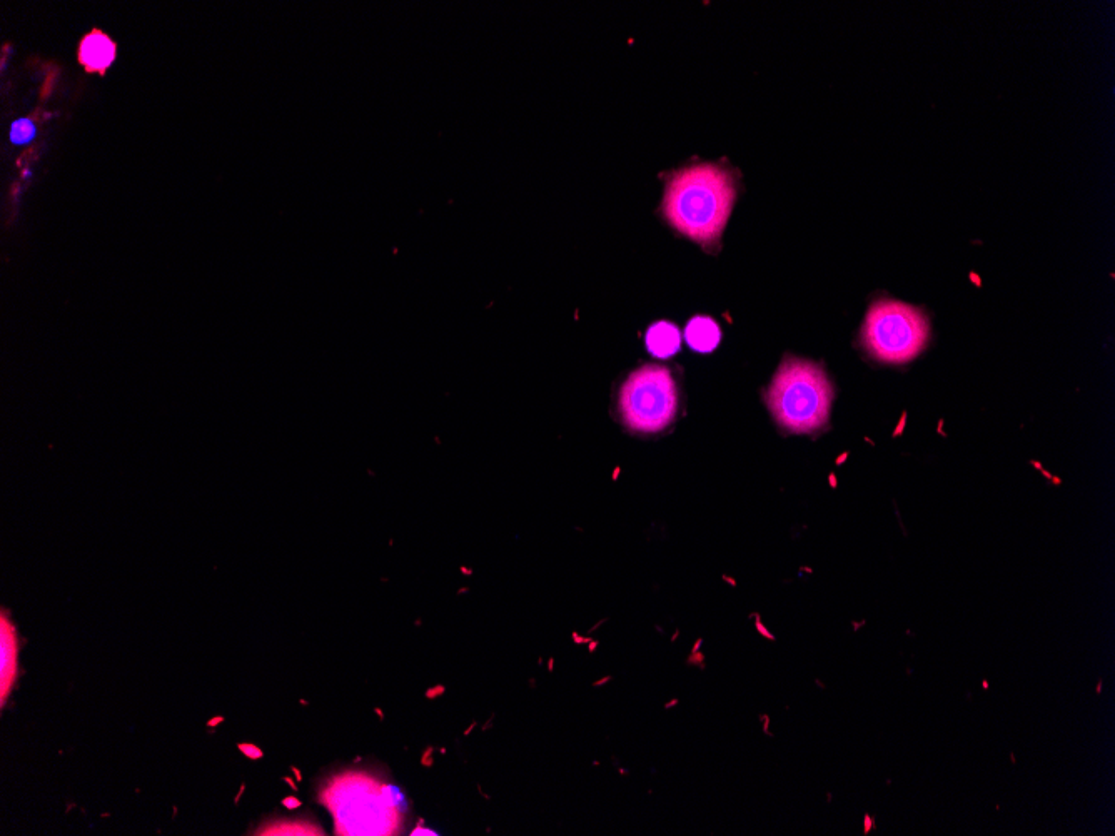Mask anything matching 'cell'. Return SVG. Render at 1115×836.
I'll return each instance as SVG.
<instances>
[{"mask_svg":"<svg viewBox=\"0 0 1115 836\" xmlns=\"http://www.w3.org/2000/svg\"><path fill=\"white\" fill-rule=\"evenodd\" d=\"M339 791L341 793L334 800L333 811L336 821L343 825L346 835H371L368 820H378L386 806L406 811L403 793L396 786H386L383 795H378V791L371 801L364 800L361 781L348 788L343 786Z\"/></svg>","mask_w":1115,"mask_h":836,"instance_id":"5b68a950","label":"cell"},{"mask_svg":"<svg viewBox=\"0 0 1115 836\" xmlns=\"http://www.w3.org/2000/svg\"><path fill=\"white\" fill-rule=\"evenodd\" d=\"M37 136V127L31 119H17L12 122L11 131H9V139L12 144L16 146H26L29 142L34 141Z\"/></svg>","mask_w":1115,"mask_h":836,"instance_id":"30bf717a","label":"cell"},{"mask_svg":"<svg viewBox=\"0 0 1115 836\" xmlns=\"http://www.w3.org/2000/svg\"><path fill=\"white\" fill-rule=\"evenodd\" d=\"M685 339L688 346L697 353H712L722 341V331L713 319L698 316L688 323Z\"/></svg>","mask_w":1115,"mask_h":836,"instance_id":"ba28073f","label":"cell"},{"mask_svg":"<svg viewBox=\"0 0 1115 836\" xmlns=\"http://www.w3.org/2000/svg\"><path fill=\"white\" fill-rule=\"evenodd\" d=\"M860 339L870 358L900 366L919 358L929 346L930 319L924 309L878 299L868 308Z\"/></svg>","mask_w":1115,"mask_h":836,"instance_id":"3957f363","label":"cell"},{"mask_svg":"<svg viewBox=\"0 0 1115 836\" xmlns=\"http://www.w3.org/2000/svg\"><path fill=\"white\" fill-rule=\"evenodd\" d=\"M833 396L832 383L820 364L790 356L773 376L765 401L783 431L812 434L827 426Z\"/></svg>","mask_w":1115,"mask_h":836,"instance_id":"7a4b0ae2","label":"cell"},{"mask_svg":"<svg viewBox=\"0 0 1115 836\" xmlns=\"http://www.w3.org/2000/svg\"><path fill=\"white\" fill-rule=\"evenodd\" d=\"M0 645H2V668H0V688H2V703H6L7 691L12 688L14 678H16L17 666V643L14 630L9 628L6 618L2 620V635H0Z\"/></svg>","mask_w":1115,"mask_h":836,"instance_id":"9c48e42d","label":"cell"},{"mask_svg":"<svg viewBox=\"0 0 1115 836\" xmlns=\"http://www.w3.org/2000/svg\"><path fill=\"white\" fill-rule=\"evenodd\" d=\"M682 344L680 329L672 323H656L646 333V348L655 358H672Z\"/></svg>","mask_w":1115,"mask_h":836,"instance_id":"52a82bcc","label":"cell"},{"mask_svg":"<svg viewBox=\"0 0 1115 836\" xmlns=\"http://www.w3.org/2000/svg\"><path fill=\"white\" fill-rule=\"evenodd\" d=\"M618 406L626 428L636 433H660L677 418V381L665 366L645 364L621 386Z\"/></svg>","mask_w":1115,"mask_h":836,"instance_id":"277c9868","label":"cell"},{"mask_svg":"<svg viewBox=\"0 0 1115 836\" xmlns=\"http://www.w3.org/2000/svg\"><path fill=\"white\" fill-rule=\"evenodd\" d=\"M737 194V176L730 167L693 164L668 179L661 207L675 231L702 247H715L720 246Z\"/></svg>","mask_w":1115,"mask_h":836,"instance_id":"6da1fadb","label":"cell"},{"mask_svg":"<svg viewBox=\"0 0 1115 836\" xmlns=\"http://www.w3.org/2000/svg\"><path fill=\"white\" fill-rule=\"evenodd\" d=\"M22 176H24V177H31V176H32V172H31V171H26V172H24V174H22Z\"/></svg>","mask_w":1115,"mask_h":836,"instance_id":"8fae6325","label":"cell"},{"mask_svg":"<svg viewBox=\"0 0 1115 836\" xmlns=\"http://www.w3.org/2000/svg\"><path fill=\"white\" fill-rule=\"evenodd\" d=\"M116 54V44L111 41V37L106 36L101 31L89 32L82 39L79 52H77L79 62L86 67V71L99 72V74H104L112 66Z\"/></svg>","mask_w":1115,"mask_h":836,"instance_id":"8992f818","label":"cell"}]
</instances>
